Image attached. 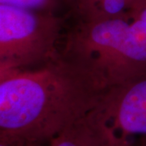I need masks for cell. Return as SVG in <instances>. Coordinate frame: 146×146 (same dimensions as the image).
Instances as JSON below:
<instances>
[{"label":"cell","instance_id":"1","mask_svg":"<svg viewBox=\"0 0 146 146\" xmlns=\"http://www.w3.org/2000/svg\"><path fill=\"white\" fill-rule=\"evenodd\" d=\"M105 91L61 53L36 68L0 72V136L46 145L93 109Z\"/></svg>","mask_w":146,"mask_h":146},{"label":"cell","instance_id":"2","mask_svg":"<svg viewBox=\"0 0 146 146\" xmlns=\"http://www.w3.org/2000/svg\"><path fill=\"white\" fill-rule=\"evenodd\" d=\"M60 53L106 90L146 76V26L129 18L76 21Z\"/></svg>","mask_w":146,"mask_h":146},{"label":"cell","instance_id":"3","mask_svg":"<svg viewBox=\"0 0 146 146\" xmlns=\"http://www.w3.org/2000/svg\"><path fill=\"white\" fill-rule=\"evenodd\" d=\"M82 146H134L146 136V76L106 89L67 131Z\"/></svg>","mask_w":146,"mask_h":146},{"label":"cell","instance_id":"4","mask_svg":"<svg viewBox=\"0 0 146 146\" xmlns=\"http://www.w3.org/2000/svg\"><path fill=\"white\" fill-rule=\"evenodd\" d=\"M68 16L0 4V72L36 68L57 58Z\"/></svg>","mask_w":146,"mask_h":146},{"label":"cell","instance_id":"5","mask_svg":"<svg viewBox=\"0 0 146 146\" xmlns=\"http://www.w3.org/2000/svg\"><path fill=\"white\" fill-rule=\"evenodd\" d=\"M138 0H74L76 21L95 23L117 18H129ZM130 19V18H129Z\"/></svg>","mask_w":146,"mask_h":146},{"label":"cell","instance_id":"6","mask_svg":"<svg viewBox=\"0 0 146 146\" xmlns=\"http://www.w3.org/2000/svg\"><path fill=\"white\" fill-rule=\"evenodd\" d=\"M0 4L58 15H73L74 0H0Z\"/></svg>","mask_w":146,"mask_h":146},{"label":"cell","instance_id":"7","mask_svg":"<svg viewBox=\"0 0 146 146\" xmlns=\"http://www.w3.org/2000/svg\"><path fill=\"white\" fill-rule=\"evenodd\" d=\"M131 20L142 22L146 26V0H138L129 13Z\"/></svg>","mask_w":146,"mask_h":146},{"label":"cell","instance_id":"8","mask_svg":"<svg viewBox=\"0 0 146 146\" xmlns=\"http://www.w3.org/2000/svg\"><path fill=\"white\" fill-rule=\"evenodd\" d=\"M46 146H82L68 131H65L50 141Z\"/></svg>","mask_w":146,"mask_h":146},{"label":"cell","instance_id":"9","mask_svg":"<svg viewBox=\"0 0 146 146\" xmlns=\"http://www.w3.org/2000/svg\"><path fill=\"white\" fill-rule=\"evenodd\" d=\"M0 146H25V145L18 140L0 136Z\"/></svg>","mask_w":146,"mask_h":146},{"label":"cell","instance_id":"10","mask_svg":"<svg viewBox=\"0 0 146 146\" xmlns=\"http://www.w3.org/2000/svg\"><path fill=\"white\" fill-rule=\"evenodd\" d=\"M134 146H146V136H142L136 141Z\"/></svg>","mask_w":146,"mask_h":146}]
</instances>
